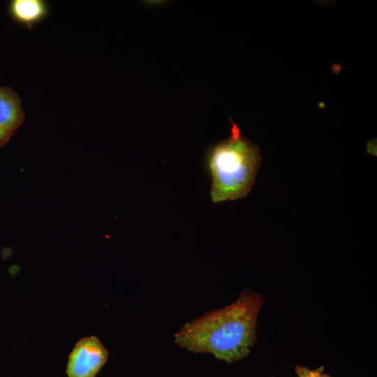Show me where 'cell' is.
Returning a JSON list of instances; mask_svg holds the SVG:
<instances>
[{"label":"cell","instance_id":"6da1fadb","mask_svg":"<svg viewBox=\"0 0 377 377\" xmlns=\"http://www.w3.org/2000/svg\"><path fill=\"white\" fill-rule=\"evenodd\" d=\"M263 302L258 293L244 290L230 305L186 323L175 334V343L228 363L239 361L249 355L256 340L257 319Z\"/></svg>","mask_w":377,"mask_h":377},{"label":"cell","instance_id":"7a4b0ae2","mask_svg":"<svg viewBox=\"0 0 377 377\" xmlns=\"http://www.w3.org/2000/svg\"><path fill=\"white\" fill-rule=\"evenodd\" d=\"M231 123L230 136L214 146L208 154L210 195L215 203L246 197L261 161L259 147L241 134L233 121Z\"/></svg>","mask_w":377,"mask_h":377},{"label":"cell","instance_id":"3957f363","mask_svg":"<svg viewBox=\"0 0 377 377\" xmlns=\"http://www.w3.org/2000/svg\"><path fill=\"white\" fill-rule=\"evenodd\" d=\"M108 353L95 336L82 338L68 356V377H95L108 360Z\"/></svg>","mask_w":377,"mask_h":377},{"label":"cell","instance_id":"277c9868","mask_svg":"<svg viewBox=\"0 0 377 377\" xmlns=\"http://www.w3.org/2000/svg\"><path fill=\"white\" fill-rule=\"evenodd\" d=\"M24 117L19 95L10 87L0 86V147L9 141Z\"/></svg>","mask_w":377,"mask_h":377},{"label":"cell","instance_id":"5b68a950","mask_svg":"<svg viewBox=\"0 0 377 377\" xmlns=\"http://www.w3.org/2000/svg\"><path fill=\"white\" fill-rule=\"evenodd\" d=\"M48 6L43 0H13L9 12L14 20L31 29L48 15Z\"/></svg>","mask_w":377,"mask_h":377},{"label":"cell","instance_id":"8992f818","mask_svg":"<svg viewBox=\"0 0 377 377\" xmlns=\"http://www.w3.org/2000/svg\"><path fill=\"white\" fill-rule=\"evenodd\" d=\"M297 377H332L320 370H311L309 368L297 366L295 369Z\"/></svg>","mask_w":377,"mask_h":377}]
</instances>
